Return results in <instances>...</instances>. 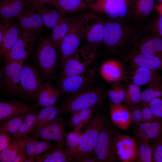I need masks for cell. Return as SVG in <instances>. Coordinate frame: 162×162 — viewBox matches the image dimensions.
I'll use <instances>...</instances> for the list:
<instances>
[{
    "label": "cell",
    "mask_w": 162,
    "mask_h": 162,
    "mask_svg": "<svg viewBox=\"0 0 162 162\" xmlns=\"http://www.w3.org/2000/svg\"><path fill=\"white\" fill-rule=\"evenodd\" d=\"M16 17L20 28L23 31L39 34L45 28L36 9L29 4Z\"/></svg>",
    "instance_id": "2e32d148"
},
{
    "label": "cell",
    "mask_w": 162,
    "mask_h": 162,
    "mask_svg": "<svg viewBox=\"0 0 162 162\" xmlns=\"http://www.w3.org/2000/svg\"><path fill=\"white\" fill-rule=\"evenodd\" d=\"M20 82V95L32 98H38L43 84L35 68L24 64L21 73Z\"/></svg>",
    "instance_id": "7c38bea8"
},
{
    "label": "cell",
    "mask_w": 162,
    "mask_h": 162,
    "mask_svg": "<svg viewBox=\"0 0 162 162\" xmlns=\"http://www.w3.org/2000/svg\"><path fill=\"white\" fill-rule=\"evenodd\" d=\"M60 94L58 90L53 87L49 80L42 86L34 105L44 107L55 105Z\"/></svg>",
    "instance_id": "603a6c76"
},
{
    "label": "cell",
    "mask_w": 162,
    "mask_h": 162,
    "mask_svg": "<svg viewBox=\"0 0 162 162\" xmlns=\"http://www.w3.org/2000/svg\"><path fill=\"white\" fill-rule=\"evenodd\" d=\"M136 142V160L138 162H152V148L148 142L138 141Z\"/></svg>",
    "instance_id": "f35d334b"
},
{
    "label": "cell",
    "mask_w": 162,
    "mask_h": 162,
    "mask_svg": "<svg viewBox=\"0 0 162 162\" xmlns=\"http://www.w3.org/2000/svg\"><path fill=\"white\" fill-rule=\"evenodd\" d=\"M151 28L152 34L162 39V14L154 19Z\"/></svg>",
    "instance_id": "bcb514c9"
},
{
    "label": "cell",
    "mask_w": 162,
    "mask_h": 162,
    "mask_svg": "<svg viewBox=\"0 0 162 162\" xmlns=\"http://www.w3.org/2000/svg\"><path fill=\"white\" fill-rule=\"evenodd\" d=\"M143 106L141 107L142 117V122H150L159 119L154 116L146 104H143Z\"/></svg>",
    "instance_id": "7dc6e473"
},
{
    "label": "cell",
    "mask_w": 162,
    "mask_h": 162,
    "mask_svg": "<svg viewBox=\"0 0 162 162\" xmlns=\"http://www.w3.org/2000/svg\"><path fill=\"white\" fill-rule=\"evenodd\" d=\"M135 135L138 141L148 142L150 140L146 131H136Z\"/></svg>",
    "instance_id": "f907efd6"
},
{
    "label": "cell",
    "mask_w": 162,
    "mask_h": 162,
    "mask_svg": "<svg viewBox=\"0 0 162 162\" xmlns=\"http://www.w3.org/2000/svg\"><path fill=\"white\" fill-rule=\"evenodd\" d=\"M134 0H97L87 4V7L94 14H106L113 20H124L133 14Z\"/></svg>",
    "instance_id": "5b68a950"
},
{
    "label": "cell",
    "mask_w": 162,
    "mask_h": 162,
    "mask_svg": "<svg viewBox=\"0 0 162 162\" xmlns=\"http://www.w3.org/2000/svg\"><path fill=\"white\" fill-rule=\"evenodd\" d=\"M140 38L136 39L134 37L133 39L132 42L135 43L133 51L162 58V38L152 33Z\"/></svg>",
    "instance_id": "e0dca14e"
},
{
    "label": "cell",
    "mask_w": 162,
    "mask_h": 162,
    "mask_svg": "<svg viewBox=\"0 0 162 162\" xmlns=\"http://www.w3.org/2000/svg\"><path fill=\"white\" fill-rule=\"evenodd\" d=\"M156 6L155 0H134L133 14L144 17L150 14Z\"/></svg>",
    "instance_id": "e575fe53"
},
{
    "label": "cell",
    "mask_w": 162,
    "mask_h": 162,
    "mask_svg": "<svg viewBox=\"0 0 162 162\" xmlns=\"http://www.w3.org/2000/svg\"><path fill=\"white\" fill-rule=\"evenodd\" d=\"M107 95L110 101L114 104H120L124 102L126 90L119 85L114 86L108 92Z\"/></svg>",
    "instance_id": "ab89813d"
},
{
    "label": "cell",
    "mask_w": 162,
    "mask_h": 162,
    "mask_svg": "<svg viewBox=\"0 0 162 162\" xmlns=\"http://www.w3.org/2000/svg\"><path fill=\"white\" fill-rule=\"evenodd\" d=\"M104 93L100 88L88 87L72 94L59 108L64 115L71 114L80 110L96 106L102 100Z\"/></svg>",
    "instance_id": "7a4b0ae2"
},
{
    "label": "cell",
    "mask_w": 162,
    "mask_h": 162,
    "mask_svg": "<svg viewBox=\"0 0 162 162\" xmlns=\"http://www.w3.org/2000/svg\"><path fill=\"white\" fill-rule=\"evenodd\" d=\"M96 109V106H94L72 114L69 122V125L74 130H81L82 127L86 126L91 120Z\"/></svg>",
    "instance_id": "484cf974"
},
{
    "label": "cell",
    "mask_w": 162,
    "mask_h": 162,
    "mask_svg": "<svg viewBox=\"0 0 162 162\" xmlns=\"http://www.w3.org/2000/svg\"><path fill=\"white\" fill-rule=\"evenodd\" d=\"M36 10L40 14L45 27L48 30L52 28L65 15L56 9L45 7H38Z\"/></svg>",
    "instance_id": "f546056e"
},
{
    "label": "cell",
    "mask_w": 162,
    "mask_h": 162,
    "mask_svg": "<svg viewBox=\"0 0 162 162\" xmlns=\"http://www.w3.org/2000/svg\"><path fill=\"white\" fill-rule=\"evenodd\" d=\"M158 1L159 2L160 4L162 3V0H158Z\"/></svg>",
    "instance_id": "680465c9"
},
{
    "label": "cell",
    "mask_w": 162,
    "mask_h": 162,
    "mask_svg": "<svg viewBox=\"0 0 162 162\" xmlns=\"http://www.w3.org/2000/svg\"><path fill=\"white\" fill-rule=\"evenodd\" d=\"M27 158V156L25 148L15 156L11 162H24Z\"/></svg>",
    "instance_id": "816d5d0a"
},
{
    "label": "cell",
    "mask_w": 162,
    "mask_h": 162,
    "mask_svg": "<svg viewBox=\"0 0 162 162\" xmlns=\"http://www.w3.org/2000/svg\"><path fill=\"white\" fill-rule=\"evenodd\" d=\"M147 132L150 140L156 139L162 136V120H156L151 122Z\"/></svg>",
    "instance_id": "60d3db41"
},
{
    "label": "cell",
    "mask_w": 162,
    "mask_h": 162,
    "mask_svg": "<svg viewBox=\"0 0 162 162\" xmlns=\"http://www.w3.org/2000/svg\"><path fill=\"white\" fill-rule=\"evenodd\" d=\"M13 140L12 136L3 132H0V153L10 145Z\"/></svg>",
    "instance_id": "681fc988"
},
{
    "label": "cell",
    "mask_w": 162,
    "mask_h": 162,
    "mask_svg": "<svg viewBox=\"0 0 162 162\" xmlns=\"http://www.w3.org/2000/svg\"></svg>",
    "instance_id": "94428289"
},
{
    "label": "cell",
    "mask_w": 162,
    "mask_h": 162,
    "mask_svg": "<svg viewBox=\"0 0 162 162\" xmlns=\"http://www.w3.org/2000/svg\"><path fill=\"white\" fill-rule=\"evenodd\" d=\"M106 124L105 116L101 113L94 115L86 125L78 148L71 156L73 161L79 162L92 152L99 135Z\"/></svg>",
    "instance_id": "6da1fadb"
},
{
    "label": "cell",
    "mask_w": 162,
    "mask_h": 162,
    "mask_svg": "<svg viewBox=\"0 0 162 162\" xmlns=\"http://www.w3.org/2000/svg\"><path fill=\"white\" fill-rule=\"evenodd\" d=\"M82 134V130H73L67 133L65 139V149L68 154L70 157L78 148Z\"/></svg>",
    "instance_id": "d590c367"
},
{
    "label": "cell",
    "mask_w": 162,
    "mask_h": 162,
    "mask_svg": "<svg viewBox=\"0 0 162 162\" xmlns=\"http://www.w3.org/2000/svg\"><path fill=\"white\" fill-rule=\"evenodd\" d=\"M20 28L18 24L10 20L0 46L2 58L5 60L6 56L12 48L20 35Z\"/></svg>",
    "instance_id": "7402d4cb"
},
{
    "label": "cell",
    "mask_w": 162,
    "mask_h": 162,
    "mask_svg": "<svg viewBox=\"0 0 162 162\" xmlns=\"http://www.w3.org/2000/svg\"><path fill=\"white\" fill-rule=\"evenodd\" d=\"M36 158L35 157L27 158L24 162H34L36 161Z\"/></svg>",
    "instance_id": "9f6ffc18"
},
{
    "label": "cell",
    "mask_w": 162,
    "mask_h": 162,
    "mask_svg": "<svg viewBox=\"0 0 162 162\" xmlns=\"http://www.w3.org/2000/svg\"><path fill=\"white\" fill-rule=\"evenodd\" d=\"M95 160L93 158L91 155L84 157L81 159L79 162H95Z\"/></svg>",
    "instance_id": "11a10c76"
},
{
    "label": "cell",
    "mask_w": 162,
    "mask_h": 162,
    "mask_svg": "<svg viewBox=\"0 0 162 162\" xmlns=\"http://www.w3.org/2000/svg\"><path fill=\"white\" fill-rule=\"evenodd\" d=\"M84 38L81 17L74 16L71 18L68 31L60 47L61 53L60 60L62 68L66 61L78 49Z\"/></svg>",
    "instance_id": "ba28073f"
},
{
    "label": "cell",
    "mask_w": 162,
    "mask_h": 162,
    "mask_svg": "<svg viewBox=\"0 0 162 162\" xmlns=\"http://www.w3.org/2000/svg\"><path fill=\"white\" fill-rule=\"evenodd\" d=\"M162 97V78L155 79L147 84L146 89L141 92V102L146 104L152 99Z\"/></svg>",
    "instance_id": "1f68e13d"
},
{
    "label": "cell",
    "mask_w": 162,
    "mask_h": 162,
    "mask_svg": "<svg viewBox=\"0 0 162 162\" xmlns=\"http://www.w3.org/2000/svg\"><path fill=\"white\" fill-rule=\"evenodd\" d=\"M51 0H31L29 4L36 9L37 8L47 4Z\"/></svg>",
    "instance_id": "f5cc1de1"
},
{
    "label": "cell",
    "mask_w": 162,
    "mask_h": 162,
    "mask_svg": "<svg viewBox=\"0 0 162 162\" xmlns=\"http://www.w3.org/2000/svg\"><path fill=\"white\" fill-rule=\"evenodd\" d=\"M58 51L50 37L42 39L38 46L36 59L46 80L50 78L54 74L58 59Z\"/></svg>",
    "instance_id": "52a82bcc"
},
{
    "label": "cell",
    "mask_w": 162,
    "mask_h": 162,
    "mask_svg": "<svg viewBox=\"0 0 162 162\" xmlns=\"http://www.w3.org/2000/svg\"><path fill=\"white\" fill-rule=\"evenodd\" d=\"M71 21V18L64 16L52 28L50 38L58 51L60 49L61 42L68 31Z\"/></svg>",
    "instance_id": "4316f807"
},
{
    "label": "cell",
    "mask_w": 162,
    "mask_h": 162,
    "mask_svg": "<svg viewBox=\"0 0 162 162\" xmlns=\"http://www.w3.org/2000/svg\"><path fill=\"white\" fill-rule=\"evenodd\" d=\"M116 133L106 123L98 136L93 150L91 154L96 161L116 162L118 160L114 148Z\"/></svg>",
    "instance_id": "8992f818"
},
{
    "label": "cell",
    "mask_w": 162,
    "mask_h": 162,
    "mask_svg": "<svg viewBox=\"0 0 162 162\" xmlns=\"http://www.w3.org/2000/svg\"><path fill=\"white\" fill-rule=\"evenodd\" d=\"M150 122H142L136 127V131H143L147 132L149 127Z\"/></svg>",
    "instance_id": "db71d44e"
},
{
    "label": "cell",
    "mask_w": 162,
    "mask_h": 162,
    "mask_svg": "<svg viewBox=\"0 0 162 162\" xmlns=\"http://www.w3.org/2000/svg\"><path fill=\"white\" fill-rule=\"evenodd\" d=\"M73 161L64 147L56 146L37 157L36 162H68Z\"/></svg>",
    "instance_id": "83f0119b"
},
{
    "label": "cell",
    "mask_w": 162,
    "mask_h": 162,
    "mask_svg": "<svg viewBox=\"0 0 162 162\" xmlns=\"http://www.w3.org/2000/svg\"><path fill=\"white\" fill-rule=\"evenodd\" d=\"M23 138L26 141L25 149L27 158H36L35 154L38 141V138L34 135L32 136L27 135Z\"/></svg>",
    "instance_id": "7bdbcfd3"
},
{
    "label": "cell",
    "mask_w": 162,
    "mask_h": 162,
    "mask_svg": "<svg viewBox=\"0 0 162 162\" xmlns=\"http://www.w3.org/2000/svg\"><path fill=\"white\" fill-rule=\"evenodd\" d=\"M65 124L61 117L47 125L32 132L33 135L44 140H54L57 142L56 146L64 147L65 139L67 133Z\"/></svg>",
    "instance_id": "9a60e30c"
},
{
    "label": "cell",
    "mask_w": 162,
    "mask_h": 162,
    "mask_svg": "<svg viewBox=\"0 0 162 162\" xmlns=\"http://www.w3.org/2000/svg\"><path fill=\"white\" fill-rule=\"evenodd\" d=\"M95 0H88L87 4L93 3L95 2Z\"/></svg>",
    "instance_id": "6f0895ef"
},
{
    "label": "cell",
    "mask_w": 162,
    "mask_h": 162,
    "mask_svg": "<svg viewBox=\"0 0 162 162\" xmlns=\"http://www.w3.org/2000/svg\"><path fill=\"white\" fill-rule=\"evenodd\" d=\"M135 35L134 28L124 20L112 19L105 22L103 43L107 48L113 49L132 42Z\"/></svg>",
    "instance_id": "3957f363"
},
{
    "label": "cell",
    "mask_w": 162,
    "mask_h": 162,
    "mask_svg": "<svg viewBox=\"0 0 162 162\" xmlns=\"http://www.w3.org/2000/svg\"><path fill=\"white\" fill-rule=\"evenodd\" d=\"M47 4L65 15L81 11L87 7L83 0H51Z\"/></svg>",
    "instance_id": "d4e9b609"
},
{
    "label": "cell",
    "mask_w": 162,
    "mask_h": 162,
    "mask_svg": "<svg viewBox=\"0 0 162 162\" xmlns=\"http://www.w3.org/2000/svg\"><path fill=\"white\" fill-rule=\"evenodd\" d=\"M39 33L23 31L7 54L5 62L10 61H23L30 56Z\"/></svg>",
    "instance_id": "8fae6325"
},
{
    "label": "cell",
    "mask_w": 162,
    "mask_h": 162,
    "mask_svg": "<svg viewBox=\"0 0 162 162\" xmlns=\"http://www.w3.org/2000/svg\"><path fill=\"white\" fill-rule=\"evenodd\" d=\"M80 17L84 38L89 45L96 50L103 42L105 22L92 12L85 14Z\"/></svg>",
    "instance_id": "9c48e42d"
},
{
    "label": "cell",
    "mask_w": 162,
    "mask_h": 162,
    "mask_svg": "<svg viewBox=\"0 0 162 162\" xmlns=\"http://www.w3.org/2000/svg\"><path fill=\"white\" fill-rule=\"evenodd\" d=\"M141 92L140 86L132 82L129 84L126 90L124 102L129 107L134 106L141 102Z\"/></svg>",
    "instance_id": "74e56055"
},
{
    "label": "cell",
    "mask_w": 162,
    "mask_h": 162,
    "mask_svg": "<svg viewBox=\"0 0 162 162\" xmlns=\"http://www.w3.org/2000/svg\"><path fill=\"white\" fill-rule=\"evenodd\" d=\"M146 104L154 116L162 120V97L154 98Z\"/></svg>",
    "instance_id": "b9f144b4"
},
{
    "label": "cell",
    "mask_w": 162,
    "mask_h": 162,
    "mask_svg": "<svg viewBox=\"0 0 162 162\" xmlns=\"http://www.w3.org/2000/svg\"><path fill=\"white\" fill-rule=\"evenodd\" d=\"M152 162H162V136L154 140L152 146Z\"/></svg>",
    "instance_id": "ee69618b"
},
{
    "label": "cell",
    "mask_w": 162,
    "mask_h": 162,
    "mask_svg": "<svg viewBox=\"0 0 162 162\" xmlns=\"http://www.w3.org/2000/svg\"><path fill=\"white\" fill-rule=\"evenodd\" d=\"M26 144L24 138L13 140L8 147L0 153V162H11L15 156L25 148Z\"/></svg>",
    "instance_id": "d6a6232c"
},
{
    "label": "cell",
    "mask_w": 162,
    "mask_h": 162,
    "mask_svg": "<svg viewBox=\"0 0 162 162\" xmlns=\"http://www.w3.org/2000/svg\"><path fill=\"white\" fill-rule=\"evenodd\" d=\"M23 61H10L5 62L3 70L2 87L6 93L20 95V75L24 64Z\"/></svg>",
    "instance_id": "4fadbf2b"
},
{
    "label": "cell",
    "mask_w": 162,
    "mask_h": 162,
    "mask_svg": "<svg viewBox=\"0 0 162 162\" xmlns=\"http://www.w3.org/2000/svg\"><path fill=\"white\" fill-rule=\"evenodd\" d=\"M100 73L104 80L109 82H113L121 79L123 75V70L119 62L112 59L106 61L102 64Z\"/></svg>",
    "instance_id": "cb8c5ba5"
},
{
    "label": "cell",
    "mask_w": 162,
    "mask_h": 162,
    "mask_svg": "<svg viewBox=\"0 0 162 162\" xmlns=\"http://www.w3.org/2000/svg\"><path fill=\"white\" fill-rule=\"evenodd\" d=\"M31 0H1L0 16L11 19L17 17L30 3Z\"/></svg>",
    "instance_id": "44dd1931"
},
{
    "label": "cell",
    "mask_w": 162,
    "mask_h": 162,
    "mask_svg": "<svg viewBox=\"0 0 162 162\" xmlns=\"http://www.w3.org/2000/svg\"><path fill=\"white\" fill-rule=\"evenodd\" d=\"M87 4H88V0H83Z\"/></svg>",
    "instance_id": "91938a15"
},
{
    "label": "cell",
    "mask_w": 162,
    "mask_h": 162,
    "mask_svg": "<svg viewBox=\"0 0 162 162\" xmlns=\"http://www.w3.org/2000/svg\"><path fill=\"white\" fill-rule=\"evenodd\" d=\"M59 108L51 106L44 107L38 112L33 130H38L52 123L58 117Z\"/></svg>",
    "instance_id": "f1b7e54d"
},
{
    "label": "cell",
    "mask_w": 162,
    "mask_h": 162,
    "mask_svg": "<svg viewBox=\"0 0 162 162\" xmlns=\"http://www.w3.org/2000/svg\"><path fill=\"white\" fill-rule=\"evenodd\" d=\"M126 58L133 66L142 67L152 70H162V58L133 51L127 55Z\"/></svg>",
    "instance_id": "d6986e66"
},
{
    "label": "cell",
    "mask_w": 162,
    "mask_h": 162,
    "mask_svg": "<svg viewBox=\"0 0 162 162\" xmlns=\"http://www.w3.org/2000/svg\"><path fill=\"white\" fill-rule=\"evenodd\" d=\"M131 112L132 122L137 126L142 122L141 107L132 106L129 107Z\"/></svg>",
    "instance_id": "c3c4849f"
},
{
    "label": "cell",
    "mask_w": 162,
    "mask_h": 162,
    "mask_svg": "<svg viewBox=\"0 0 162 162\" xmlns=\"http://www.w3.org/2000/svg\"><path fill=\"white\" fill-rule=\"evenodd\" d=\"M27 114L14 117L2 123L0 126V132L12 135L20 128Z\"/></svg>",
    "instance_id": "8d00e7d4"
},
{
    "label": "cell",
    "mask_w": 162,
    "mask_h": 162,
    "mask_svg": "<svg viewBox=\"0 0 162 162\" xmlns=\"http://www.w3.org/2000/svg\"><path fill=\"white\" fill-rule=\"evenodd\" d=\"M56 147L55 144L50 142L49 140H38L35 152V156L37 158L43 153L52 150Z\"/></svg>",
    "instance_id": "f6af8a7d"
},
{
    "label": "cell",
    "mask_w": 162,
    "mask_h": 162,
    "mask_svg": "<svg viewBox=\"0 0 162 162\" xmlns=\"http://www.w3.org/2000/svg\"><path fill=\"white\" fill-rule=\"evenodd\" d=\"M95 50L89 45L78 49L65 62L59 79L81 74L93 64Z\"/></svg>",
    "instance_id": "277c9868"
},
{
    "label": "cell",
    "mask_w": 162,
    "mask_h": 162,
    "mask_svg": "<svg viewBox=\"0 0 162 162\" xmlns=\"http://www.w3.org/2000/svg\"><path fill=\"white\" fill-rule=\"evenodd\" d=\"M133 66L135 68V69L132 75V82L139 86L147 85L160 76L158 74L156 70L142 67Z\"/></svg>",
    "instance_id": "4dcf8cb0"
},
{
    "label": "cell",
    "mask_w": 162,
    "mask_h": 162,
    "mask_svg": "<svg viewBox=\"0 0 162 162\" xmlns=\"http://www.w3.org/2000/svg\"><path fill=\"white\" fill-rule=\"evenodd\" d=\"M35 106L16 100L0 102V121L3 122L14 117L35 111Z\"/></svg>",
    "instance_id": "ac0fdd59"
},
{
    "label": "cell",
    "mask_w": 162,
    "mask_h": 162,
    "mask_svg": "<svg viewBox=\"0 0 162 162\" xmlns=\"http://www.w3.org/2000/svg\"><path fill=\"white\" fill-rule=\"evenodd\" d=\"M110 117L112 123L123 130H127L132 122L130 111L127 106L109 103Z\"/></svg>",
    "instance_id": "ffe728a7"
},
{
    "label": "cell",
    "mask_w": 162,
    "mask_h": 162,
    "mask_svg": "<svg viewBox=\"0 0 162 162\" xmlns=\"http://www.w3.org/2000/svg\"><path fill=\"white\" fill-rule=\"evenodd\" d=\"M38 112L34 111L27 114L19 129L12 135L13 140L23 138L32 132L36 124Z\"/></svg>",
    "instance_id": "836d02e7"
},
{
    "label": "cell",
    "mask_w": 162,
    "mask_h": 162,
    "mask_svg": "<svg viewBox=\"0 0 162 162\" xmlns=\"http://www.w3.org/2000/svg\"><path fill=\"white\" fill-rule=\"evenodd\" d=\"M114 148L118 160L122 162H133L136 157L137 142L136 140L118 132L115 133Z\"/></svg>",
    "instance_id": "5bb4252c"
},
{
    "label": "cell",
    "mask_w": 162,
    "mask_h": 162,
    "mask_svg": "<svg viewBox=\"0 0 162 162\" xmlns=\"http://www.w3.org/2000/svg\"><path fill=\"white\" fill-rule=\"evenodd\" d=\"M97 69L89 68L84 72L59 79L58 84L60 93L72 94L87 87L96 76Z\"/></svg>",
    "instance_id": "30bf717a"
}]
</instances>
